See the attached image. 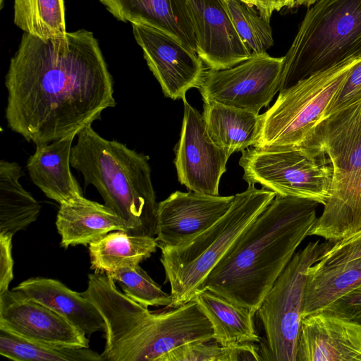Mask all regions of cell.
I'll use <instances>...</instances> for the list:
<instances>
[{"instance_id": "9a60e30c", "label": "cell", "mask_w": 361, "mask_h": 361, "mask_svg": "<svg viewBox=\"0 0 361 361\" xmlns=\"http://www.w3.org/2000/svg\"><path fill=\"white\" fill-rule=\"evenodd\" d=\"M197 54L212 70L233 67L251 56L232 22L225 0H188Z\"/></svg>"}, {"instance_id": "44dd1931", "label": "cell", "mask_w": 361, "mask_h": 361, "mask_svg": "<svg viewBox=\"0 0 361 361\" xmlns=\"http://www.w3.org/2000/svg\"><path fill=\"white\" fill-rule=\"evenodd\" d=\"M202 115L209 136L229 157L255 145L259 114L215 102H205Z\"/></svg>"}, {"instance_id": "8fae6325", "label": "cell", "mask_w": 361, "mask_h": 361, "mask_svg": "<svg viewBox=\"0 0 361 361\" xmlns=\"http://www.w3.org/2000/svg\"><path fill=\"white\" fill-rule=\"evenodd\" d=\"M184 113L175 148L178 181L190 191L219 195V185L229 156L209 136L202 115L183 99Z\"/></svg>"}, {"instance_id": "30bf717a", "label": "cell", "mask_w": 361, "mask_h": 361, "mask_svg": "<svg viewBox=\"0 0 361 361\" xmlns=\"http://www.w3.org/2000/svg\"><path fill=\"white\" fill-rule=\"evenodd\" d=\"M308 138L323 148L334 168L331 196L320 216L326 218L344 204L361 178V101L324 118Z\"/></svg>"}, {"instance_id": "5bb4252c", "label": "cell", "mask_w": 361, "mask_h": 361, "mask_svg": "<svg viewBox=\"0 0 361 361\" xmlns=\"http://www.w3.org/2000/svg\"><path fill=\"white\" fill-rule=\"evenodd\" d=\"M235 195H209L176 191L157 204L158 247L183 245L218 221L231 207Z\"/></svg>"}, {"instance_id": "603a6c76", "label": "cell", "mask_w": 361, "mask_h": 361, "mask_svg": "<svg viewBox=\"0 0 361 361\" xmlns=\"http://www.w3.org/2000/svg\"><path fill=\"white\" fill-rule=\"evenodd\" d=\"M361 286V257L322 268L312 266L307 281L302 319L319 312Z\"/></svg>"}, {"instance_id": "7c38bea8", "label": "cell", "mask_w": 361, "mask_h": 361, "mask_svg": "<svg viewBox=\"0 0 361 361\" xmlns=\"http://www.w3.org/2000/svg\"><path fill=\"white\" fill-rule=\"evenodd\" d=\"M132 26L147 66L166 97L183 99L190 89L198 88L205 71L195 52L159 29L139 23Z\"/></svg>"}, {"instance_id": "52a82bcc", "label": "cell", "mask_w": 361, "mask_h": 361, "mask_svg": "<svg viewBox=\"0 0 361 361\" xmlns=\"http://www.w3.org/2000/svg\"><path fill=\"white\" fill-rule=\"evenodd\" d=\"M353 66L313 74L280 91L274 104L259 115V135L254 147L289 149L301 145L324 118Z\"/></svg>"}, {"instance_id": "5b68a950", "label": "cell", "mask_w": 361, "mask_h": 361, "mask_svg": "<svg viewBox=\"0 0 361 361\" xmlns=\"http://www.w3.org/2000/svg\"><path fill=\"white\" fill-rule=\"evenodd\" d=\"M276 193L248 185L235 195L229 210L218 221L190 242L161 246L160 261L171 286V308L194 298L200 286L238 236L269 205Z\"/></svg>"}, {"instance_id": "836d02e7", "label": "cell", "mask_w": 361, "mask_h": 361, "mask_svg": "<svg viewBox=\"0 0 361 361\" xmlns=\"http://www.w3.org/2000/svg\"><path fill=\"white\" fill-rule=\"evenodd\" d=\"M321 311L361 324V286Z\"/></svg>"}, {"instance_id": "d6986e66", "label": "cell", "mask_w": 361, "mask_h": 361, "mask_svg": "<svg viewBox=\"0 0 361 361\" xmlns=\"http://www.w3.org/2000/svg\"><path fill=\"white\" fill-rule=\"evenodd\" d=\"M13 290L21 291L30 299L59 314L86 335L104 331L105 322L97 308L81 293L71 290L58 280L30 278Z\"/></svg>"}, {"instance_id": "3957f363", "label": "cell", "mask_w": 361, "mask_h": 361, "mask_svg": "<svg viewBox=\"0 0 361 361\" xmlns=\"http://www.w3.org/2000/svg\"><path fill=\"white\" fill-rule=\"evenodd\" d=\"M77 135L71 166L82 174L86 185L96 188L104 204L120 218L126 232L154 237L158 204L149 157L101 137L92 125Z\"/></svg>"}, {"instance_id": "ac0fdd59", "label": "cell", "mask_w": 361, "mask_h": 361, "mask_svg": "<svg viewBox=\"0 0 361 361\" xmlns=\"http://www.w3.org/2000/svg\"><path fill=\"white\" fill-rule=\"evenodd\" d=\"M75 136L72 135L49 143L37 145L35 153L27 162L33 183L48 198L60 205L84 197L70 169L72 143Z\"/></svg>"}, {"instance_id": "f35d334b", "label": "cell", "mask_w": 361, "mask_h": 361, "mask_svg": "<svg viewBox=\"0 0 361 361\" xmlns=\"http://www.w3.org/2000/svg\"><path fill=\"white\" fill-rule=\"evenodd\" d=\"M3 1L4 0H0V7L2 8L3 6Z\"/></svg>"}, {"instance_id": "d6a6232c", "label": "cell", "mask_w": 361, "mask_h": 361, "mask_svg": "<svg viewBox=\"0 0 361 361\" xmlns=\"http://www.w3.org/2000/svg\"><path fill=\"white\" fill-rule=\"evenodd\" d=\"M361 101V61L350 70L343 83L329 105L324 118Z\"/></svg>"}, {"instance_id": "d4e9b609", "label": "cell", "mask_w": 361, "mask_h": 361, "mask_svg": "<svg viewBox=\"0 0 361 361\" xmlns=\"http://www.w3.org/2000/svg\"><path fill=\"white\" fill-rule=\"evenodd\" d=\"M23 175L16 162L0 161V233L14 235L35 221L39 202L21 185Z\"/></svg>"}, {"instance_id": "74e56055", "label": "cell", "mask_w": 361, "mask_h": 361, "mask_svg": "<svg viewBox=\"0 0 361 361\" xmlns=\"http://www.w3.org/2000/svg\"><path fill=\"white\" fill-rule=\"evenodd\" d=\"M317 0H281L280 8L283 7L293 8L300 5H310L314 4Z\"/></svg>"}, {"instance_id": "f1b7e54d", "label": "cell", "mask_w": 361, "mask_h": 361, "mask_svg": "<svg viewBox=\"0 0 361 361\" xmlns=\"http://www.w3.org/2000/svg\"><path fill=\"white\" fill-rule=\"evenodd\" d=\"M106 274L118 281L124 294L139 304L147 307H171V294L165 293L140 265L121 268Z\"/></svg>"}, {"instance_id": "cb8c5ba5", "label": "cell", "mask_w": 361, "mask_h": 361, "mask_svg": "<svg viewBox=\"0 0 361 361\" xmlns=\"http://www.w3.org/2000/svg\"><path fill=\"white\" fill-rule=\"evenodd\" d=\"M157 247L154 237L115 231L89 245L91 269L95 273H107L135 267L150 257Z\"/></svg>"}, {"instance_id": "2e32d148", "label": "cell", "mask_w": 361, "mask_h": 361, "mask_svg": "<svg viewBox=\"0 0 361 361\" xmlns=\"http://www.w3.org/2000/svg\"><path fill=\"white\" fill-rule=\"evenodd\" d=\"M361 361V324L319 311L302 319L296 361Z\"/></svg>"}, {"instance_id": "6da1fadb", "label": "cell", "mask_w": 361, "mask_h": 361, "mask_svg": "<svg viewBox=\"0 0 361 361\" xmlns=\"http://www.w3.org/2000/svg\"><path fill=\"white\" fill-rule=\"evenodd\" d=\"M5 85L8 127L36 145L77 135L116 105L98 41L84 29L45 39L24 32Z\"/></svg>"}, {"instance_id": "484cf974", "label": "cell", "mask_w": 361, "mask_h": 361, "mask_svg": "<svg viewBox=\"0 0 361 361\" xmlns=\"http://www.w3.org/2000/svg\"><path fill=\"white\" fill-rule=\"evenodd\" d=\"M13 10L24 32L44 39L66 35L63 0H14Z\"/></svg>"}, {"instance_id": "9c48e42d", "label": "cell", "mask_w": 361, "mask_h": 361, "mask_svg": "<svg viewBox=\"0 0 361 361\" xmlns=\"http://www.w3.org/2000/svg\"><path fill=\"white\" fill-rule=\"evenodd\" d=\"M283 59L264 53L227 69L205 71L198 87L204 102H215L259 114L279 91Z\"/></svg>"}, {"instance_id": "83f0119b", "label": "cell", "mask_w": 361, "mask_h": 361, "mask_svg": "<svg viewBox=\"0 0 361 361\" xmlns=\"http://www.w3.org/2000/svg\"><path fill=\"white\" fill-rule=\"evenodd\" d=\"M232 22L250 56L267 53L274 44L269 21L242 0H225Z\"/></svg>"}, {"instance_id": "f546056e", "label": "cell", "mask_w": 361, "mask_h": 361, "mask_svg": "<svg viewBox=\"0 0 361 361\" xmlns=\"http://www.w3.org/2000/svg\"><path fill=\"white\" fill-rule=\"evenodd\" d=\"M361 228V178L344 204L331 216L316 221L309 235L336 242Z\"/></svg>"}, {"instance_id": "e0dca14e", "label": "cell", "mask_w": 361, "mask_h": 361, "mask_svg": "<svg viewBox=\"0 0 361 361\" xmlns=\"http://www.w3.org/2000/svg\"><path fill=\"white\" fill-rule=\"evenodd\" d=\"M118 20L144 24L178 39L197 54L188 0H99Z\"/></svg>"}, {"instance_id": "1f68e13d", "label": "cell", "mask_w": 361, "mask_h": 361, "mask_svg": "<svg viewBox=\"0 0 361 361\" xmlns=\"http://www.w3.org/2000/svg\"><path fill=\"white\" fill-rule=\"evenodd\" d=\"M361 257V228L350 235L334 242L313 265L322 268Z\"/></svg>"}, {"instance_id": "7a4b0ae2", "label": "cell", "mask_w": 361, "mask_h": 361, "mask_svg": "<svg viewBox=\"0 0 361 361\" xmlns=\"http://www.w3.org/2000/svg\"><path fill=\"white\" fill-rule=\"evenodd\" d=\"M318 204L309 199L276 195L238 236L198 290H209L256 313L309 235L317 219Z\"/></svg>"}, {"instance_id": "e575fe53", "label": "cell", "mask_w": 361, "mask_h": 361, "mask_svg": "<svg viewBox=\"0 0 361 361\" xmlns=\"http://www.w3.org/2000/svg\"><path fill=\"white\" fill-rule=\"evenodd\" d=\"M12 237L10 233H0V293L8 290L13 279Z\"/></svg>"}, {"instance_id": "4fadbf2b", "label": "cell", "mask_w": 361, "mask_h": 361, "mask_svg": "<svg viewBox=\"0 0 361 361\" xmlns=\"http://www.w3.org/2000/svg\"><path fill=\"white\" fill-rule=\"evenodd\" d=\"M0 329L28 341L66 348H89L85 334L19 290L0 293Z\"/></svg>"}, {"instance_id": "d590c367", "label": "cell", "mask_w": 361, "mask_h": 361, "mask_svg": "<svg viewBox=\"0 0 361 361\" xmlns=\"http://www.w3.org/2000/svg\"><path fill=\"white\" fill-rule=\"evenodd\" d=\"M261 361L259 348L255 343L230 346V361Z\"/></svg>"}, {"instance_id": "8992f818", "label": "cell", "mask_w": 361, "mask_h": 361, "mask_svg": "<svg viewBox=\"0 0 361 361\" xmlns=\"http://www.w3.org/2000/svg\"><path fill=\"white\" fill-rule=\"evenodd\" d=\"M241 153L239 165L248 185L258 183L276 195L309 199L323 205L330 198L334 168L313 140L289 149L250 147Z\"/></svg>"}, {"instance_id": "8d00e7d4", "label": "cell", "mask_w": 361, "mask_h": 361, "mask_svg": "<svg viewBox=\"0 0 361 361\" xmlns=\"http://www.w3.org/2000/svg\"><path fill=\"white\" fill-rule=\"evenodd\" d=\"M245 3L255 6L264 17L269 21L271 16L274 11H280L281 0H242Z\"/></svg>"}, {"instance_id": "7402d4cb", "label": "cell", "mask_w": 361, "mask_h": 361, "mask_svg": "<svg viewBox=\"0 0 361 361\" xmlns=\"http://www.w3.org/2000/svg\"><path fill=\"white\" fill-rule=\"evenodd\" d=\"M194 299L213 328V339L223 346L259 343L254 326L255 313L209 290H198Z\"/></svg>"}, {"instance_id": "4316f807", "label": "cell", "mask_w": 361, "mask_h": 361, "mask_svg": "<svg viewBox=\"0 0 361 361\" xmlns=\"http://www.w3.org/2000/svg\"><path fill=\"white\" fill-rule=\"evenodd\" d=\"M0 355L16 361H102L89 348H66L31 341L0 329Z\"/></svg>"}, {"instance_id": "277c9868", "label": "cell", "mask_w": 361, "mask_h": 361, "mask_svg": "<svg viewBox=\"0 0 361 361\" xmlns=\"http://www.w3.org/2000/svg\"><path fill=\"white\" fill-rule=\"evenodd\" d=\"M283 59L279 92L313 74L361 61V0H317Z\"/></svg>"}, {"instance_id": "ffe728a7", "label": "cell", "mask_w": 361, "mask_h": 361, "mask_svg": "<svg viewBox=\"0 0 361 361\" xmlns=\"http://www.w3.org/2000/svg\"><path fill=\"white\" fill-rule=\"evenodd\" d=\"M56 226L61 246L87 245L114 231H124L120 218L107 206L82 197L61 204Z\"/></svg>"}, {"instance_id": "ba28073f", "label": "cell", "mask_w": 361, "mask_h": 361, "mask_svg": "<svg viewBox=\"0 0 361 361\" xmlns=\"http://www.w3.org/2000/svg\"><path fill=\"white\" fill-rule=\"evenodd\" d=\"M334 243L310 242L295 252L257 311L264 331L262 360L296 361L309 270Z\"/></svg>"}, {"instance_id": "4dcf8cb0", "label": "cell", "mask_w": 361, "mask_h": 361, "mask_svg": "<svg viewBox=\"0 0 361 361\" xmlns=\"http://www.w3.org/2000/svg\"><path fill=\"white\" fill-rule=\"evenodd\" d=\"M163 361H230V346H223L214 339L194 341L167 353Z\"/></svg>"}]
</instances>
